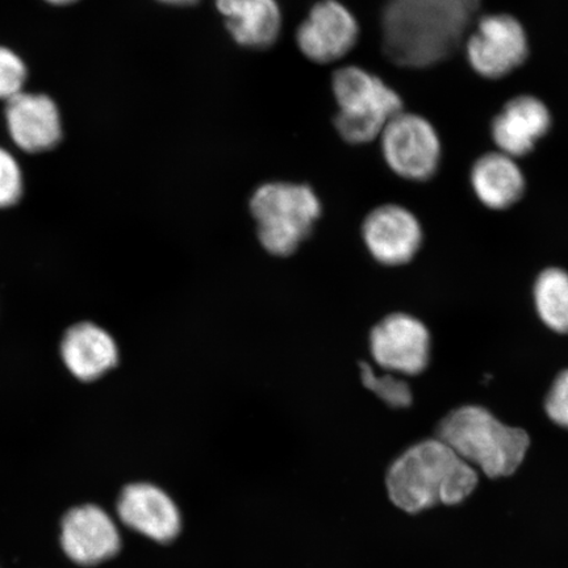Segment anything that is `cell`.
I'll return each mask as SVG.
<instances>
[{
    "label": "cell",
    "instance_id": "6da1fadb",
    "mask_svg": "<svg viewBox=\"0 0 568 568\" xmlns=\"http://www.w3.org/2000/svg\"><path fill=\"white\" fill-rule=\"evenodd\" d=\"M481 0H387L382 12L383 51L396 65L425 69L458 52Z\"/></svg>",
    "mask_w": 568,
    "mask_h": 568
},
{
    "label": "cell",
    "instance_id": "7a4b0ae2",
    "mask_svg": "<svg viewBox=\"0 0 568 568\" xmlns=\"http://www.w3.org/2000/svg\"><path fill=\"white\" fill-rule=\"evenodd\" d=\"M478 473L439 438L404 452L387 473L390 501L407 514L464 501L478 485Z\"/></svg>",
    "mask_w": 568,
    "mask_h": 568
},
{
    "label": "cell",
    "instance_id": "3957f363",
    "mask_svg": "<svg viewBox=\"0 0 568 568\" xmlns=\"http://www.w3.org/2000/svg\"><path fill=\"white\" fill-rule=\"evenodd\" d=\"M437 438L493 479L513 475L530 445L527 432L501 423L491 412L478 406L453 410L439 424Z\"/></svg>",
    "mask_w": 568,
    "mask_h": 568
},
{
    "label": "cell",
    "instance_id": "277c9868",
    "mask_svg": "<svg viewBox=\"0 0 568 568\" xmlns=\"http://www.w3.org/2000/svg\"><path fill=\"white\" fill-rule=\"evenodd\" d=\"M322 203L307 184L268 182L251 199L262 247L274 257H288L310 237L322 215Z\"/></svg>",
    "mask_w": 568,
    "mask_h": 568
},
{
    "label": "cell",
    "instance_id": "5b68a950",
    "mask_svg": "<svg viewBox=\"0 0 568 568\" xmlns=\"http://www.w3.org/2000/svg\"><path fill=\"white\" fill-rule=\"evenodd\" d=\"M333 94L338 105L335 124L351 144H367L381 136L403 101L379 77L358 67L341 68L333 74Z\"/></svg>",
    "mask_w": 568,
    "mask_h": 568
},
{
    "label": "cell",
    "instance_id": "8992f818",
    "mask_svg": "<svg viewBox=\"0 0 568 568\" xmlns=\"http://www.w3.org/2000/svg\"><path fill=\"white\" fill-rule=\"evenodd\" d=\"M383 159L396 175L407 181L432 180L443 158L439 134L429 120L402 111L381 133Z\"/></svg>",
    "mask_w": 568,
    "mask_h": 568
},
{
    "label": "cell",
    "instance_id": "52a82bcc",
    "mask_svg": "<svg viewBox=\"0 0 568 568\" xmlns=\"http://www.w3.org/2000/svg\"><path fill=\"white\" fill-rule=\"evenodd\" d=\"M467 61L475 73L499 80L520 68L529 55L523 24L508 13L478 19L465 41Z\"/></svg>",
    "mask_w": 568,
    "mask_h": 568
},
{
    "label": "cell",
    "instance_id": "ba28073f",
    "mask_svg": "<svg viewBox=\"0 0 568 568\" xmlns=\"http://www.w3.org/2000/svg\"><path fill=\"white\" fill-rule=\"evenodd\" d=\"M372 357L383 372L414 376L429 365L432 338L422 320L393 314L381 320L368 337Z\"/></svg>",
    "mask_w": 568,
    "mask_h": 568
},
{
    "label": "cell",
    "instance_id": "9c48e42d",
    "mask_svg": "<svg viewBox=\"0 0 568 568\" xmlns=\"http://www.w3.org/2000/svg\"><path fill=\"white\" fill-rule=\"evenodd\" d=\"M358 38L359 26L353 13L337 0H322L297 28L296 44L312 62L331 63L344 59Z\"/></svg>",
    "mask_w": 568,
    "mask_h": 568
},
{
    "label": "cell",
    "instance_id": "30bf717a",
    "mask_svg": "<svg viewBox=\"0 0 568 568\" xmlns=\"http://www.w3.org/2000/svg\"><path fill=\"white\" fill-rule=\"evenodd\" d=\"M362 239L378 264L402 266L420 251L423 229L409 210L397 204H385L368 213L362 224Z\"/></svg>",
    "mask_w": 568,
    "mask_h": 568
},
{
    "label": "cell",
    "instance_id": "8fae6325",
    "mask_svg": "<svg viewBox=\"0 0 568 568\" xmlns=\"http://www.w3.org/2000/svg\"><path fill=\"white\" fill-rule=\"evenodd\" d=\"M63 551L81 566H95L115 557L122 546L112 518L97 506H81L69 510L62 520Z\"/></svg>",
    "mask_w": 568,
    "mask_h": 568
},
{
    "label": "cell",
    "instance_id": "7c38bea8",
    "mask_svg": "<svg viewBox=\"0 0 568 568\" xmlns=\"http://www.w3.org/2000/svg\"><path fill=\"white\" fill-rule=\"evenodd\" d=\"M118 514L128 528L155 542H172L182 528L180 509L172 497L151 483L126 486L118 500Z\"/></svg>",
    "mask_w": 568,
    "mask_h": 568
},
{
    "label": "cell",
    "instance_id": "4fadbf2b",
    "mask_svg": "<svg viewBox=\"0 0 568 568\" xmlns=\"http://www.w3.org/2000/svg\"><path fill=\"white\" fill-rule=\"evenodd\" d=\"M551 125V112L541 99L518 95L504 104L494 118L491 136L499 152L518 159L535 151Z\"/></svg>",
    "mask_w": 568,
    "mask_h": 568
},
{
    "label": "cell",
    "instance_id": "5bb4252c",
    "mask_svg": "<svg viewBox=\"0 0 568 568\" xmlns=\"http://www.w3.org/2000/svg\"><path fill=\"white\" fill-rule=\"evenodd\" d=\"M6 122L12 141L27 153L51 151L62 138L60 111L44 94L23 91L7 101Z\"/></svg>",
    "mask_w": 568,
    "mask_h": 568
},
{
    "label": "cell",
    "instance_id": "9a60e30c",
    "mask_svg": "<svg viewBox=\"0 0 568 568\" xmlns=\"http://www.w3.org/2000/svg\"><path fill=\"white\" fill-rule=\"evenodd\" d=\"M61 355L69 372L83 382L101 378L119 361L115 339L92 323L71 326L63 336Z\"/></svg>",
    "mask_w": 568,
    "mask_h": 568
},
{
    "label": "cell",
    "instance_id": "2e32d148",
    "mask_svg": "<svg viewBox=\"0 0 568 568\" xmlns=\"http://www.w3.org/2000/svg\"><path fill=\"white\" fill-rule=\"evenodd\" d=\"M239 45L266 49L275 44L281 33L282 12L276 0H215Z\"/></svg>",
    "mask_w": 568,
    "mask_h": 568
},
{
    "label": "cell",
    "instance_id": "e0dca14e",
    "mask_svg": "<svg viewBox=\"0 0 568 568\" xmlns=\"http://www.w3.org/2000/svg\"><path fill=\"white\" fill-rule=\"evenodd\" d=\"M470 181L479 201L495 211L513 207L527 189L521 168L514 158L501 152L486 153L475 161Z\"/></svg>",
    "mask_w": 568,
    "mask_h": 568
},
{
    "label": "cell",
    "instance_id": "ac0fdd59",
    "mask_svg": "<svg viewBox=\"0 0 568 568\" xmlns=\"http://www.w3.org/2000/svg\"><path fill=\"white\" fill-rule=\"evenodd\" d=\"M535 302L545 325L560 335H568V273L565 270L552 267L538 276Z\"/></svg>",
    "mask_w": 568,
    "mask_h": 568
},
{
    "label": "cell",
    "instance_id": "d6986e66",
    "mask_svg": "<svg viewBox=\"0 0 568 568\" xmlns=\"http://www.w3.org/2000/svg\"><path fill=\"white\" fill-rule=\"evenodd\" d=\"M361 381L368 390H372L379 400L390 408H407L414 400L408 383L400 375L386 372L378 375L371 365L362 362Z\"/></svg>",
    "mask_w": 568,
    "mask_h": 568
},
{
    "label": "cell",
    "instance_id": "ffe728a7",
    "mask_svg": "<svg viewBox=\"0 0 568 568\" xmlns=\"http://www.w3.org/2000/svg\"><path fill=\"white\" fill-rule=\"evenodd\" d=\"M27 74L23 60L11 49L0 47V99L7 102L23 92Z\"/></svg>",
    "mask_w": 568,
    "mask_h": 568
},
{
    "label": "cell",
    "instance_id": "44dd1931",
    "mask_svg": "<svg viewBox=\"0 0 568 568\" xmlns=\"http://www.w3.org/2000/svg\"><path fill=\"white\" fill-rule=\"evenodd\" d=\"M23 195V174L18 161L0 148V209L17 204Z\"/></svg>",
    "mask_w": 568,
    "mask_h": 568
},
{
    "label": "cell",
    "instance_id": "7402d4cb",
    "mask_svg": "<svg viewBox=\"0 0 568 568\" xmlns=\"http://www.w3.org/2000/svg\"><path fill=\"white\" fill-rule=\"evenodd\" d=\"M546 412L554 423L568 429V371L560 373L546 397Z\"/></svg>",
    "mask_w": 568,
    "mask_h": 568
},
{
    "label": "cell",
    "instance_id": "603a6c76",
    "mask_svg": "<svg viewBox=\"0 0 568 568\" xmlns=\"http://www.w3.org/2000/svg\"><path fill=\"white\" fill-rule=\"evenodd\" d=\"M161 3L170 6H190L197 2V0H159Z\"/></svg>",
    "mask_w": 568,
    "mask_h": 568
},
{
    "label": "cell",
    "instance_id": "cb8c5ba5",
    "mask_svg": "<svg viewBox=\"0 0 568 568\" xmlns=\"http://www.w3.org/2000/svg\"><path fill=\"white\" fill-rule=\"evenodd\" d=\"M47 2L55 6H67L77 2V0H47Z\"/></svg>",
    "mask_w": 568,
    "mask_h": 568
}]
</instances>
